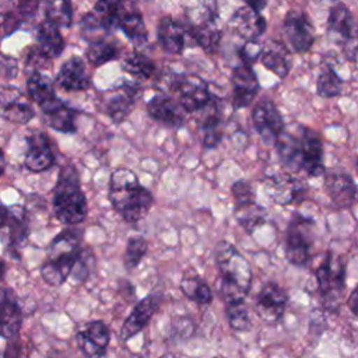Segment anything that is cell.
Listing matches in <instances>:
<instances>
[{
	"label": "cell",
	"instance_id": "cell-1",
	"mask_svg": "<svg viewBox=\"0 0 358 358\" xmlns=\"http://www.w3.org/2000/svg\"><path fill=\"white\" fill-rule=\"evenodd\" d=\"M109 201L126 222H137L152 206V194L127 168H117L109 179Z\"/></svg>",
	"mask_w": 358,
	"mask_h": 358
},
{
	"label": "cell",
	"instance_id": "cell-2",
	"mask_svg": "<svg viewBox=\"0 0 358 358\" xmlns=\"http://www.w3.org/2000/svg\"><path fill=\"white\" fill-rule=\"evenodd\" d=\"M214 257L221 280L220 292L225 305L245 302L252 284V268L246 257L227 241L217 243Z\"/></svg>",
	"mask_w": 358,
	"mask_h": 358
},
{
	"label": "cell",
	"instance_id": "cell-3",
	"mask_svg": "<svg viewBox=\"0 0 358 358\" xmlns=\"http://www.w3.org/2000/svg\"><path fill=\"white\" fill-rule=\"evenodd\" d=\"M81 231L66 228L49 245L48 259L41 267V275L49 285H62L73 273L81 253Z\"/></svg>",
	"mask_w": 358,
	"mask_h": 358
},
{
	"label": "cell",
	"instance_id": "cell-4",
	"mask_svg": "<svg viewBox=\"0 0 358 358\" xmlns=\"http://www.w3.org/2000/svg\"><path fill=\"white\" fill-rule=\"evenodd\" d=\"M53 211L57 220L67 225L80 224L87 215V200L81 190L80 176L76 168L64 166L59 172L53 189Z\"/></svg>",
	"mask_w": 358,
	"mask_h": 358
},
{
	"label": "cell",
	"instance_id": "cell-5",
	"mask_svg": "<svg viewBox=\"0 0 358 358\" xmlns=\"http://www.w3.org/2000/svg\"><path fill=\"white\" fill-rule=\"evenodd\" d=\"M327 35L331 42L340 45L347 59L357 60L358 55V27L344 3H336L329 10Z\"/></svg>",
	"mask_w": 358,
	"mask_h": 358
},
{
	"label": "cell",
	"instance_id": "cell-6",
	"mask_svg": "<svg viewBox=\"0 0 358 358\" xmlns=\"http://www.w3.org/2000/svg\"><path fill=\"white\" fill-rule=\"evenodd\" d=\"M316 280L324 308L336 310L345 289L344 263L340 259L334 257L333 253L327 252L326 257L316 268Z\"/></svg>",
	"mask_w": 358,
	"mask_h": 358
},
{
	"label": "cell",
	"instance_id": "cell-7",
	"mask_svg": "<svg viewBox=\"0 0 358 358\" xmlns=\"http://www.w3.org/2000/svg\"><path fill=\"white\" fill-rule=\"evenodd\" d=\"M313 220L295 214L285 234V257L294 266H305L310 259V248L313 243L312 227Z\"/></svg>",
	"mask_w": 358,
	"mask_h": 358
},
{
	"label": "cell",
	"instance_id": "cell-8",
	"mask_svg": "<svg viewBox=\"0 0 358 358\" xmlns=\"http://www.w3.org/2000/svg\"><path fill=\"white\" fill-rule=\"evenodd\" d=\"M173 91L178 95V103L183 112L193 113L204 109L211 101L207 83L197 74H182L175 78Z\"/></svg>",
	"mask_w": 358,
	"mask_h": 358
},
{
	"label": "cell",
	"instance_id": "cell-9",
	"mask_svg": "<svg viewBox=\"0 0 358 358\" xmlns=\"http://www.w3.org/2000/svg\"><path fill=\"white\" fill-rule=\"evenodd\" d=\"M282 34L288 46L296 53L308 52L315 42V28L310 18L298 10H289L282 21Z\"/></svg>",
	"mask_w": 358,
	"mask_h": 358
},
{
	"label": "cell",
	"instance_id": "cell-10",
	"mask_svg": "<svg viewBox=\"0 0 358 358\" xmlns=\"http://www.w3.org/2000/svg\"><path fill=\"white\" fill-rule=\"evenodd\" d=\"M252 122L263 143L274 145L278 136L284 131V120L277 106L270 99H262L253 108Z\"/></svg>",
	"mask_w": 358,
	"mask_h": 358
},
{
	"label": "cell",
	"instance_id": "cell-11",
	"mask_svg": "<svg viewBox=\"0 0 358 358\" xmlns=\"http://www.w3.org/2000/svg\"><path fill=\"white\" fill-rule=\"evenodd\" d=\"M0 116L11 123H28L35 116L31 98L17 87H0Z\"/></svg>",
	"mask_w": 358,
	"mask_h": 358
},
{
	"label": "cell",
	"instance_id": "cell-12",
	"mask_svg": "<svg viewBox=\"0 0 358 358\" xmlns=\"http://www.w3.org/2000/svg\"><path fill=\"white\" fill-rule=\"evenodd\" d=\"M287 303L288 295L285 289L275 282H267L256 296L255 310L263 322L275 323L282 317Z\"/></svg>",
	"mask_w": 358,
	"mask_h": 358
},
{
	"label": "cell",
	"instance_id": "cell-13",
	"mask_svg": "<svg viewBox=\"0 0 358 358\" xmlns=\"http://www.w3.org/2000/svg\"><path fill=\"white\" fill-rule=\"evenodd\" d=\"M76 340L87 358H103L109 347L110 330L102 320H92L78 330Z\"/></svg>",
	"mask_w": 358,
	"mask_h": 358
},
{
	"label": "cell",
	"instance_id": "cell-14",
	"mask_svg": "<svg viewBox=\"0 0 358 358\" xmlns=\"http://www.w3.org/2000/svg\"><path fill=\"white\" fill-rule=\"evenodd\" d=\"M203 13L192 20L190 27H187L189 35L192 39L204 49L207 53L215 52L220 41H221V31L217 27L215 22V13L213 10H208L207 6H204Z\"/></svg>",
	"mask_w": 358,
	"mask_h": 358
},
{
	"label": "cell",
	"instance_id": "cell-15",
	"mask_svg": "<svg viewBox=\"0 0 358 358\" xmlns=\"http://www.w3.org/2000/svg\"><path fill=\"white\" fill-rule=\"evenodd\" d=\"M266 194L277 204L287 206L302 199L305 185L288 173H275L264 180Z\"/></svg>",
	"mask_w": 358,
	"mask_h": 358
},
{
	"label": "cell",
	"instance_id": "cell-16",
	"mask_svg": "<svg viewBox=\"0 0 358 358\" xmlns=\"http://www.w3.org/2000/svg\"><path fill=\"white\" fill-rule=\"evenodd\" d=\"M232 105L239 108H246L252 103L255 96L259 92V81L255 71L249 64L236 66L232 70Z\"/></svg>",
	"mask_w": 358,
	"mask_h": 358
},
{
	"label": "cell",
	"instance_id": "cell-17",
	"mask_svg": "<svg viewBox=\"0 0 358 358\" xmlns=\"http://www.w3.org/2000/svg\"><path fill=\"white\" fill-rule=\"evenodd\" d=\"M55 83L57 87H60L67 92L88 90L91 85V77L87 70V64L78 56H73L67 59L62 64L55 78Z\"/></svg>",
	"mask_w": 358,
	"mask_h": 358
},
{
	"label": "cell",
	"instance_id": "cell-18",
	"mask_svg": "<svg viewBox=\"0 0 358 358\" xmlns=\"http://www.w3.org/2000/svg\"><path fill=\"white\" fill-rule=\"evenodd\" d=\"M159 306V299L155 295H147L136 303L130 315L126 317L120 327L119 337L122 341H127L138 334L151 320Z\"/></svg>",
	"mask_w": 358,
	"mask_h": 358
},
{
	"label": "cell",
	"instance_id": "cell-19",
	"mask_svg": "<svg viewBox=\"0 0 358 358\" xmlns=\"http://www.w3.org/2000/svg\"><path fill=\"white\" fill-rule=\"evenodd\" d=\"M22 324V310L17 295L10 289L0 287V337L14 338Z\"/></svg>",
	"mask_w": 358,
	"mask_h": 358
},
{
	"label": "cell",
	"instance_id": "cell-20",
	"mask_svg": "<svg viewBox=\"0 0 358 358\" xmlns=\"http://www.w3.org/2000/svg\"><path fill=\"white\" fill-rule=\"evenodd\" d=\"M229 25L234 29V32L248 41H257L260 35L264 34L267 28L266 18L250 8L248 4L239 7L231 17Z\"/></svg>",
	"mask_w": 358,
	"mask_h": 358
},
{
	"label": "cell",
	"instance_id": "cell-21",
	"mask_svg": "<svg viewBox=\"0 0 358 358\" xmlns=\"http://www.w3.org/2000/svg\"><path fill=\"white\" fill-rule=\"evenodd\" d=\"M28 148L24 157L25 166L32 172H42L50 168L55 162V155L50 147V140L45 133L35 131L27 137Z\"/></svg>",
	"mask_w": 358,
	"mask_h": 358
},
{
	"label": "cell",
	"instance_id": "cell-22",
	"mask_svg": "<svg viewBox=\"0 0 358 358\" xmlns=\"http://www.w3.org/2000/svg\"><path fill=\"white\" fill-rule=\"evenodd\" d=\"M298 129L303 151V171L312 176L323 175V141L320 136L306 126H299Z\"/></svg>",
	"mask_w": 358,
	"mask_h": 358
},
{
	"label": "cell",
	"instance_id": "cell-23",
	"mask_svg": "<svg viewBox=\"0 0 358 358\" xmlns=\"http://www.w3.org/2000/svg\"><path fill=\"white\" fill-rule=\"evenodd\" d=\"M0 236L10 249L21 248L25 242L28 236V213L22 206L14 204L8 207V215L0 229Z\"/></svg>",
	"mask_w": 358,
	"mask_h": 358
},
{
	"label": "cell",
	"instance_id": "cell-24",
	"mask_svg": "<svg viewBox=\"0 0 358 358\" xmlns=\"http://www.w3.org/2000/svg\"><path fill=\"white\" fill-rule=\"evenodd\" d=\"M138 95H140V88L136 84H124L119 87L106 98L105 113L115 123H120L130 113Z\"/></svg>",
	"mask_w": 358,
	"mask_h": 358
},
{
	"label": "cell",
	"instance_id": "cell-25",
	"mask_svg": "<svg viewBox=\"0 0 358 358\" xmlns=\"http://www.w3.org/2000/svg\"><path fill=\"white\" fill-rule=\"evenodd\" d=\"M39 108L49 127L63 133L76 131V110L63 103L56 95L42 103Z\"/></svg>",
	"mask_w": 358,
	"mask_h": 358
},
{
	"label": "cell",
	"instance_id": "cell-26",
	"mask_svg": "<svg viewBox=\"0 0 358 358\" xmlns=\"http://www.w3.org/2000/svg\"><path fill=\"white\" fill-rule=\"evenodd\" d=\"M147 113L150 117L168 127H180L185 120L183 109L179 103L164 94H158L148 101Z\"/></svg>",
	"mask_w": 358,
	"mask_h": 358
},
{
	"label": "cell",
	"instance_id": "cell-27",
	"mask_svg": "<svg viewBox=\"0 0 358 358\" xmlns=\"http://www.w3.org/2000/svg\"><path fill=\"white\" fill-rule=\"evenodd\" d=\"M274 147L281 164L285 168L291 169V172H298L303 169V151L299 134L291 133L284 129V131L278 136Z\"/></svg>",
	"mask_w": 358,
	"mask_h": 358
},
{
	"label": "cell",
	"instance_id": "cell-28",
	"mask_svg": "<svg viewBox=\"0 0 358 358\" xmlns=\"http://www.w3.org/2000/svg\"><path fill=\"white\" fill-rule=\"evenodd\" d=\"M324 187L337 207H348L357 196V185L348 173L331 172L324 178Z\"/></svg>",
	"mask_w": 358,
	"mask_h": 358
},
{
	"label": "cell",
	"instance_id": "cell-29",
	"mask_svg": "<svg viewBox=\"0 0 358 358\" xmlns=\"http://www.w3.org/2000/svg\"><path fill=\"white\" fill-rule=\"evenodd\" d=\"M260 62L267 70H270L280 78H285L289 73L291 63L288 48L280 41L268 39L263 45Z\"/></svg>",
	"mask_w": 358,
	"mask_h": 358
},
{
	"label": "cell",
	"instance_id": "cell-30",
	"mask_svg": "<svg viewBox=\"0 0 358 358\" xmlns=\"http://www.w3.org/2000/svg\"><path fill=\"white\" fill-rule=\"evenodd\" d=\"M158 39L161 46L168 53H180L186 46V35H189V31L185 25L175 21L172 17L166 15L161 18L158 24Z\"/></svg>",
	"mask_w": 358,
	"mask_h": 358
},
{
	"label": "cell",
	"instance_id": "cell-31",
	"mask_svg": "<svg viewBox=\"0 0 358 358\" xmlns=\"http://www.w3.org/2000/svg\"><path fill=\"white\" fill-rule=\"evenodd\" d=\"M36 48L49 60L57 57L64 49V39L59 28L46 20L42 21L36 28Z\"/></svg>",
	"mask_w": 358,
	"mask_h": 358
},
{
	"label": "cell",
	"instance_id": "cell-32",
	"mask_svg": "<svg viewBox=\"0 0 358 358\" xmlns=\"http://www.w3.org/2000/svg\"><path fill=\"white\" fill-rule=\"evenodd\" d=\"M119 28L136 45H144L147 42L148 35H147L144 20H143V15L140 11L124 8V11L120 17V21H119Z\"/></svg>",
	"mask_w": 358,
	"mask_h": 358
},
{
	"label": "cell",
	"instance_id": "cell-33",
	"mask_svg": "<svg viewBox=\"0 0 358 358\" xmlns=\"http://www.w3.org/2000/svg\"><path fill=\"white\" fill-rule=\"evenodd\" d=\"M180 291L199 305H208L213 301V292L208 284L197 274L185 275L180 281Z\"/></svg>",
	"mask_w": 358,
	"mask_h": 358
},
{
	"label": "cell",
	"instance_id": "cell-34",
	"mask_svg": "<svg viewBox=\"0 0 358 358\" xmlns=\"http://www.w3.org/2000/svg\"><path fill=\"white\" fill-rule=\"evenodd\" d=\"M235 218L245 231L252 234L256 228L262 227L266 222L267 215L266 210L256 201H253L245 206L235 207Z\"/></svg>",
	"mask_w": 358,
	"mask_h": 358
},
{
	"label": "cell",
	"instance_id": "cell-35",
	"mask_svg": "<svg viewBox=\"0 0 358 358\" xmlns=\"http://www.w3.org/2000/svg\"><path fill=\"white\" fill-rule=\"evenodd\" d=\"M85 56L90 64L99 67L119 57V46L106 39H96L88 45Z\"/></svg>",
	"mask_w": 358,
	"mask_h": 358
},
{
	"label": "cell",
	"instance_id": "cell-36",
	"mask_svg": "<svg viewBox=\"0 0 358 358\" xmlns=\"http://www.w3.org/2000/svg\"><path fill=\"white\" fill-rule=\"evenodd\" d=\"M27 90H28V96L38 106H41L42 103H45L46 101H49L56 95L50 80L41 71L29 74L27 80Z\"/></svg>",
	"mask_w": 358,
	"mask_h": 358
},
{
	"label": "cell",
	"instance_id": "cell-37",
	"mask_svg": "<svg viewBox=\"0 0 358 358\" xmlns=\"http://www.w3.org/2000/svg\"><path fill=\"white\" fill-rule=\"evenodd\" d=\"M123 70L136 78L147 80L152 76V73L155 70V64L145 55H143L140 52H133L124 57Z\"/></svg>",
	"mask_w": 358,
	"mask_h": 358
},
{
	"label": "cell",
	"instance_id": "cell-38",
	"mask_svg": "<svg viewBox=\"0 0 358 358\" xmlns=\"http://www.w3.org/2000/svg\"><path fill=\"white\" fill-rule=\"evenodd\" d=\"M46 21L56 25L57 28H67L73 21V7L70 1L57 0L46 4L45 10Z\"/></svg>",
	"mask_w": 358,
	"mask_h": 358
},
{
	"label": "cell",
	"instance_id": "cell-39",
	"mask_svg": "<svg viewBox=\"0 0 358 358\" xmlns=\"http://www.w3.org/2000/svg\"><path fill=\"white\" fill-rule=\"evenodd\" d=\"M343 90V80L331 67H324L316 80V91L323 98H334Z\"/></svg>",
	"mask_w": 358,
	"mask_h": 358
},
{
	"label": "cell",
	"instance_id": "cell-40",
	"mask_svg": "<svg viewBox=\"0 0 358 358\" xmlns=\"http://www.w3.org/2000/svg\"><path fill=\"white\" fill-rule=\"evenodd\" d=\"M225 315L228 324L235 331H248L252 326L248 306L245 302H235L225 305Z\"/></svg>",
	"mask_w": 358,
	"mask_h": 358
},
{
	"label": "cell",
	"instance_id": "cell-41",
	"mask_svg": "<svg viewBox=\"0 0 358 358\" xmlns=\"http://www.w3.org/2000/svg\"><path fill=\"white\" fill-rule=\"evenodd\" d=\"M148 245L147 241L141 236H131L127 241V246H126V252H124V267L127 270H133L138 266V263L141 262V259L144 257V255L147 253Z\"/></svg>",
	"mask_w": 358,
	"mask_h": 358
},
{
	"label": "cell",
	"instance_id": "cell-42",
	"mask_svg": "<svg viewBox=\"0 0 358 358\" xmlns=\"http://www.w3.org/2000/svg\"><path fill=\"white\" fill-rule=\"evenodd\" d=\"M232 196L235 199V207H239V206H245V204H249V203H253V190L250 187V185L246 182V180H236L232 187Z\"/></svg>",
	"mask_w": 358,
	"mask_h": 358
},
{
	"label": "cell",
	"instance_id": "cell-43",
	"mask_svg": "<svg viewBox=\"0 0 358 358\" xmlns=\"http://www.w3.org/2000/svg\"><path fill=\"white\" fill-rule=\"evenodd\" d=\"M88 262H92V253L90 249H81V253L78 256V260L73 268V277L77 281H85V278L88 277L90 273V266Z\"/></svg>",
	"mask_w": 358,
	"mask_h": 358
},
{
	"label": "cell",
	"instance_id": "cell-44",
	"mask_svg": "<svg viewBox=\"0 0 358 358\" xmlns=\"http://www.w3.org/2000/svg\"><path fill=\"white\" fill-rule=\"evenodd\" d=\"M262 49L263 46H260V43L257 41H248L239 50V56L243 60L245 64L253 63L255 60H257V57H260L262 55Z\"/></svg>",
	"mask_w": 358,
	"mask_h": 358
},
{
	"label": "cell",
	"instance_id": "cell-45",
	"mask_svg": "<svg viewBox=\"0 0 358 358\" xmlns=\"http://www.w3.org/2000/svg\"><path fill=\"white\" fill-rule=\"evenodd\" d=\"M18 73V67H17V60L11 56L7 55H1L0 53V74L4 78H13L15 77Z\"/></svg>",
	"mask_w": 358,
	"mask_h": 358
},
{
	"label": "cell",
	"instance_id": "cell-46",
	"mask_svg": "<svg viewBox=\"0 0 358 358\" xmlns=\"http://www.w3.org/2000/svg\"><path fill=\"white\" fill-rule=\"evenodd\" d=\"M20 355H21V345H20V343L10 341L7 344V347H6L3 358H20Z\"/></svg>",
	"mask_w": 358,
	"mask_h": 358
},
{
	"label": "cell",
	"instance_id": "cell-47",
	"mask_svg": "<svg viewBox=\"0 0 358 358\" xmlns=\"http://www.w3.org/2000/svg\"><path fill=\"white\" fill-rule=\"evenodd\" d=\"M347 306L352 312V315L358 316V285L351 291L350 296L347 298Z\"/></svg>",
	"mask_w": 358,
	"mask_h": 358
},
{
	"label": "cell",
	"instance_id": "cell-48",
	"mask_svg": "<svg viewBox=\"0 0 358 358\" xmlns=\"http://www.w3.org/2000/svg\"><path fill=\"white\" fill-rule=\"evenodd\" d=\"M7 215H8V207H6V206L0 201V229H1V228L4 227V224H6Z\"/></svg>",
	"mask_w": 358,
	"mask_h": 358
},
{
	"label": "cell",
	"instance_id": "cell-49",
	"mask_svg": "<svg viewBox=\"0 0 358 358\" xmlns=\"http://www.w3.org/2000/svg\"><path fill=\"white\" fill-rule=\"evenodd\" d=\"M246 4H248L250 8H253L255 11H257V13H260V11L267 6L266 1H248Z\"/></svg>",
	"mask_w": 358,
	"mask_h": 358
},
{
	"label": "cell",
	"instance_id": "cell-50",
	"mask_svg": "<svg viewBox=\"0 0 358 358\" xmlns=\"http://www.w3.org/2000/svg\"><path fill=\"white\" fill-rule=\"evenodd\" d=\"M6 169V158H4V154H3V150L0 148V176L3 175Z\"/></svg>",
	"mask_w": 358,
	"mask_h": 358
},
{
	"label": "cell",
	"instance_id": "cell-51",
	"mask_svg": "<svg viewBox=\"0 0 358 358\" xmlns=\"http://www.w3.org/2000/svg\"><path fill=\"white\" fill-rule=\"evenodd\" d=\"M4 274H6V264H4V262L0 259V280H3Z\"/></svg>",
	"mask_w": 358,
	"mask_h": 358
},
{
	"label": "cell",
	"instance_id": "cell-52",
	"mask_svg": "<svg viewBox=\"0 0 358 358\" xmlns=\"http://www.w3.org/2000/svg\"><path fill=\"white\" fill-rule=\"evenodd\" d=\"M355 169H357V173H358V161H357V166H355Z\"/></svg>",
	"mask_w": 358,
	"mask_h": 358
}]
</instances>
